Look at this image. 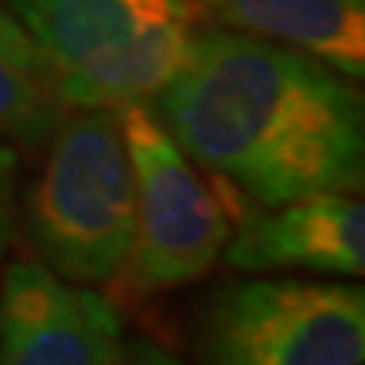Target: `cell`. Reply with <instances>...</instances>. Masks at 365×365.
I'll use <instances>...</instances> for the list:
<instances>
[{"label":"cell","instance_id":"5","mask_svg":"<svg viewBox=\"0 0 365 365\" xmlns=\"http://www.w3.org/2000/svg\"><path fill=\"white\" fill-rule=\"evenodd\" d=\"M201 365H362L365 292L289 277L216 289L198 323Z\"/></svg>","mask_w":365,"mask_h":365},{"label":"cell","instance_id":"8","mask_svg":"<svg viewBox=\"0 0 365 365\" xmlns=\"http://www.w3.org/2000/svg\"><path fill=\"white\" fill-rule=\"evenodd\" d=\"M222 28L289 46L347 79L365 76V0H192Z\"/></svg>","mask_w":365,"mask_h":365},{"label":"cell","instance_id":"6","mask_svg":"<svg viewBox=\"0 0 365 365\" xmlns=\"http://www.w3.org/2000/svg\"><path fill=\"white\" fill-rule=\"evenodd\" d=\"M122 317L107 295L19 259L0 277V365H119Z\"/></svg>","mask_w":365,"mask_h":365},{"label":"cell","instance_id":"11","mask_svg":"<svg viewBox=\"0 0 365 365\" xmlns=\"http://www.w3.org/2000/svg\"><path fill=\"white\" fill-rule=\"evenodd\" d=\"M119 365H182L174 353H168L155 344H146V341H137L134 347L122 350Z\"/></svg>","mask_w":365,"mask_h":365},{"label":"cell","instance_id":"1","mask_svg":"<svg viewBox=\"0 0 365 365\" xmlns=\"http://www.w3.org/2000/svg\"><path fill=\"white\" fill-rule=\"evenodd\" d=\"M158 119L192 162L259 207L362 189L359 91L289 46L237 31L195 34L158 91Z\"/></svg>","mask_w":365,"mask_h":365},{"label":"cell","instance_id":"2","mask_svg":"<svg viewBox=\"0 0 365 365\" xmlns=\"http://www.w3.org/2000/svg\"><path fill=\"white\" fill-rule=\"evenodd\" d=\"M134 235V180L116 107H76L49 140L25 198V237L37 262L79 287L110 283Z\"/></svg>","mask_w":365,"mask_h":365},{"label":"cell","instance_id":"3","mask_svg":"<svg viewBox=\"0 0 365 365\" xmlns=\"http://www.w3.org/2000/svg\"><path fill=\"white\" fill-rule=\"evenodd\" d=\"M61 76L67 107L158 98L195 40L192 0H9Z\"/></svg>","mask_w":365,"mask_h":365},{"label":"cell","instance_id":"9","mask_svg":"<svg viewBox=\"0 0 365 365\" xmlns=\"http://www.w3.org/2000/svg\"><path fill=\"white\" fill-rule=\"evenodd\" d=\"M67 113L52 58L13 13L0 9V137L37 150Z\"/></svg>","mask_w":365,"mask_h":365},{"label":"cell","instance_id":"10","mask_svg":"<svg viewBox=\"0 0 365 365\" xmlns=\"http://www.w3.org/2000/svg\"><path fill=\"white\" fill-rule=\"evenodd\" d=\"M16 189H19V155L13 146L0 143V256H4L9 237H13Z\"/></svg>","mask_w":365,"mask_h":365},{"label":"cell","instance_id":"4","mask_svg":"<svg viewBox=\"0 0 365 365\" xmlns=\"http://www.w3.org/2000/svg\"><path fill=\"white\" fill-rule=\"evenodd\" d=\"M116 110L134 180V235L116 283L131 299L180 289L216 265L232 216L150 107Z\"/></svg>","mask_w":365,"mask_h":365},{"label":"cell","instance_id":"7","mask_svg":"<svg viewBox=\"0 0 365 365\" xmlns=\"http://www.w3.org/2000/svg\"><path fill=\"white\" fill-rule=\"evenodd\" d=\"M222 259L247 274L304 268L362 277L365 207L350 192H326L277 207L247 204L232 225Z\"/></svg>","mask_w":365,"mask_h":365}]
</instances>
